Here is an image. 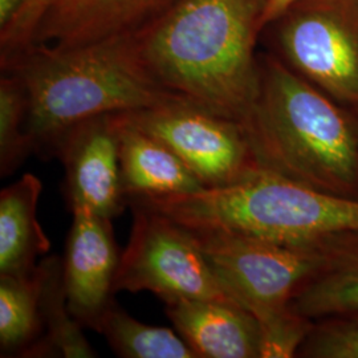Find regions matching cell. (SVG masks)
<instances>
[{"label":"cell","instance_id":"obj_5","mask_svg":"<svg viewBox=\"0 0 358 358\" xmlns=\"http://www.w3.org/2000/svg\"><path fill=\"white\" fill-rule=\"evenodd\" d=\"M190 232L226 292L257 321L260 358L296 357L315 321L296 312L292 300L320 266L319 242L292 245Z\"/></svg>","mask_w":358,"mask_h":358},{"label":"cell","instance_id":"obj_8","mask_svg":"<svg viewBox=\"0 0 358 358\" xmlns=\"http://www.w3.org/2000/svg\"><path fill=\"white\" fill-rule=\"evenodd\" d=\"M125 115L177 154L205 189L230 186L264 169L242 122L185 99Z\"/></svg>","mask_w":358,"mask_h":358},{"label":"cell","instance_id":"obj_16","mask_svg":"<svg viewBox=\"0 0 358 358\" xmlns=\"http://www.w3.org/2000/svg\"><path fill=\"white\" fill-rule=\"evenodd\" d=\"M45 269L43 262L32 271L0 275V350L1 357H29L43 337L41 296Z\"/></svg>","mask_w":358,"mask_h":358},{"label":"cell","instance_id":"obj_6","mask_svg":"<svg viewBox=\"0 0 358 358\" xmlns=\"http://www.w3.org/2000/svg\"><path fill=\"white\" fill-rule=\"evenodd\" d=\"M131 231L115 272V294L148 291L165 304L192 299L232 300L192 232L146 205L129 199Z\"/></svg>","mask_w":358,"mask_h":358},{"label":"cell","instance_id":"obj_18","mask_svg":"<svg viewBox=\"0 0 358 358\" xmlns=\"http://www.w3.org/2000/svg\"><path fill=\"white\" fill-rule=\"evenodd\" d=\"M117 356L124 358H198L178 332L143 324L115 303L94 324Z\"/></svg>","mask_w":358,"mask_h":358},{"label":"cell","instance_id":"obj_4","mask_svg":"<svg viewBox=\"0 0 358 358\" xmlns=\"http://www.w3.org/2000/svg\"><path fill=\"white\" fill-rule=\"evenodd\" d=\"M140 199L195 232L308 245L358 231V199L320 192L268 169L230 186Z\"/></svg>","mask_w":358,"mask_h":358},{"label":"cell","instance_id":"obj_11","mask_svg":"<svg viewBox=\"0 0 358 358\" xmlns=\"http://www.w3.org/2000/svg\"><path fill=\"white\" fill-rule=\"evenodd\" d=\"M173 3L176 0H57L38 27L34 45L71 48L134 34Z\"/></svg>","mask_w":358,"mask_h":358},{"label":"cell","instance_id":"obj_9","mask_svg":"<svg viewBox=\"0 0 358 358\" xmlns=\"http://www.w3.org/2000/svg\"><path fill=\"white\" fill-rule=\"evenodd\" d=\"M55 157L65 169V192L71 210L85 207L115 219L128 206L120 166L117 113L85 120L69 129Z\"/></svg>","mask_w":358,"mask_h":358},{"label":"cell","instance_id":"obj_14","mask_svg":"<svg viewBox=\"0 0 358 358\" xmlns=\"http://www.w3.org/2000/svg\"><path fill=\"white\" fill-rule=\"evenodd\" d=\"M320 266L301 285L292 308L309 320L358 315V231L319 242Z\"/></svg>","mask_w":358,"mask_h":358},{"label":"cell","instance_id":"obj_19","mask_svg":"<svg viewBox=\"0 0 358 358\" xmlns=\"http://www.w3.org/2000/svg\"><path fill=\"white\" fill-rule=\"evenodd\" d=\"M26 90L20 78L7 71L0 80V176L8 177L34 154L27 131Z\"/></svg>","mask_w":358,"mask_h":358},{"label":"cell","instance_id":"obj_22","mask_svg":"<svg viewBox=\"0 0 358 358\" xmlns=\"http://www.w3.org/2000/svg\"><path fill=\"white\" fill-rule=\"evenodd\" d=\"M257 10V26L260 32L272 26L299 0H255Z\"/></svg>","mask_w":358,"mask_h":358},{"label":"cell","instance_id":"obj_7","mask_svg":"<svg viewBox=\"0 0 358 358\" xmlns=\"http://www.w3.org/2000/svg\"><path fill=\"white\" fill-rule=\"evenodd\" d=\"M273 24L282 62L358 115V0H299Z\"/></svg>","mask_w":358,"mask_h":358},{"label":"cell","instance_id":"obj_1","mask_svg":"<svg viewBox=\"0 0 358 358\" xmlns=\"http://www.w3.org/2000/svg\"><path fill=\"white\" fill-rule=\"evenodd\" d=\"M255 0H176L134 32L165 90L243 124L259 88Z\"/></svg>","mask_w":358,"mask_h":358},{"label":"cell","instance_id":"obj_23","mask_svg":"<svg viewBox=\"0 0 358 358\" xmlns=\"http://www.w3.org/2000/svg\"><path fill=\"white\" fill-rule=\"evenodd\" d=\"M27 0H0V31L8 26L22 11Z\"/></svg>","mask_w":358,"mask_h":358},{"label":"cell","instance_id":"obj_3","mask_svg":"<svg viewBox=\"0 0 358 358\" xmlns=\"http://www.w3.org/2000/svg\"><path fill=\"white\" fill-rule=\"evenodd\" d=\"M260 165L320 192L358 199V115L297 75L259 57V88L243 122Z\"/></svg>","mask_w":358,"mask_h":358},{"label":"cell","instance_id":"obj_17","mask_svg":"<svg viewBox=\"0 0 358 358\" xmlns=\"http://www.w3.org/2000/svg\"><path fill=\"white\" fill-rule=\"evenodd\" d=\"M45 269L41 316L44 333L29 357H97L84 333L83 325L72 316L66 304L63 259L57 256L41 260Z\"/></svg>","mask_w":358,"mask_h":358},{"label":"cell","instance_id":"obj_20","mask_svg":"<svg viewBox=\"0 0 358 358\" xmlns=\"http://www.w3.org/2000/svg\"><path fill=\"white\" fill-rule=\"evenodd\" d=\"M296 357L358 358V315L315 321Z\"/></svg>","mask_w":358,"mask_h":358},{"label":"cell","instance_id":"obj_2","mask_svg":"<svg viewBox=\"0 0 358 358\" xmlns=\"http://www.w3.org/2000/svg\"><path fill=\"white\" fill-rule=\"evenodd\" d=\"M3 68L26 90L34 154L53 158L60 138L93 117L131 113L182 99L150 73L134 34L56 48L34 45Z\"/></svg>","mask_w":358,"mask_h":358},{"label":"cell","instance_id":"obj_12","mask_svg":"<svg viewBox=\"0 0 358 358\" xmlns=\"http://www.w3.org/2000/svg\"><path fill=\"white\" fill-rule=\"evenodd\" d=\"M166 315L198 358H260L259 324L236 301L180 300L166 304Z\"/></svg>","mask_w":358,"mask_h":358},{"label":"cell","instance_id":"obj_15","mask_svg":"<svg viewBox=\"0 0 358 358\" xmlns=\"http://www.w3.org/2000/svg\"><path fill=\"white\" fill-rule=\"evenodd\" d=\"M41 180L24 174L0 192V275L26 273L51 242L38 220Z\"/></svg>","mask_w":358,"mask_h":358},{"label":"cell","instance_id":"obj_10","mask_svg":"<svg viewBox=\"0 0 358 358\" xmlns=\"http://www.w3.org/2000/svg\"><path fill=\"white\" fill-rule=\"evenodd\" d=\"M73 220L63 257L66 304L83 327L92 328L112 306L120 256L112 219L85 207L72 208Z\"/></svg>","mask_w":358,"mask_h":358},{"label":"cell","instance_id":"obj_21","mask_svg":"<svg viewBox=\"0 0 358 358\" xmlns=\"http://www.w3.org/2000/svg\"><path fill=\"white\" fill-rule=\"evenodd\" d=\"M56 1L57 0H27L17 16L0 31L1 63L34 45L38 27Z\"/></svg>","mask_w":358,"mask_h":358},{"label":"cell","instance_id":"obj_13","mask_svg":"<svg viewBox=\"0 0 358 358\" xmlns=\"http://www.w3.org/2000/svg\"><path fill=\"white\" fill-rule=\"evenodd\" d=\"M117 122L127 202L131 198L185 195L205 189L164 142L136 127L125 113H117Z\"/></svg>","mask_w":358,"mask_h":358}]
</instances>
